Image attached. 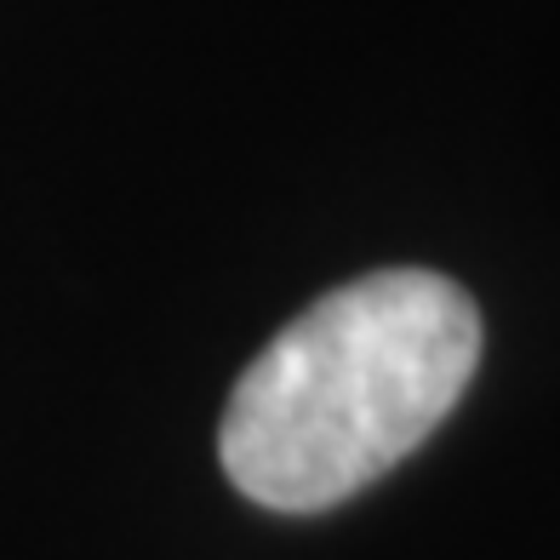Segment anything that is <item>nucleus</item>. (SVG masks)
I'll return each mask as SVG.
<instances>
[{
    "label": "nucleus",
    "mask_w": 560,
    "mask_h": 560,
    "mask_svg": "<svg viewBox=\"0 0 560 560\" xmlns=\"http://www.w3.org/2000/svg\"><path fill=\"white\" fill-rule=\"evenodd\" d=\"M480 366V310L435 269H377L315 298L241 372L218 429L235 487L280 515H320L464 400Z\"/></svg>",
    "instance_id": "nucleus-1"
}]
</instances>
